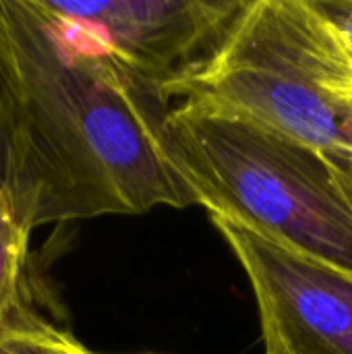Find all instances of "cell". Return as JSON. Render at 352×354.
I'll use <instances>...</instances> for the list:
<instances>
[{"instance_id": "1", "label": "cell", "mask_w": 352, "mask_h": 354, "mask_svg": "<svg viewBox=\"0 0 352 354\" xmlns=\"http://www.w3.org/2000/svg\"><path fill=\"white\" fill-rule=\"evenodd\" d=\"M168 104L50 0H0V139L35 228L197 205Z\"/></svg>"}, {"instance_id": "2", "label": "cell", "mask_w": 352, "mask_h": 354, "mask_svg": "<svg viewBox=\"0 0 352 354\" xmlns=\"http://www.w3.org/2000/svg\"><path fill=\"white\" fill-rule=\"evenodd\" d=\"M168 153L210 216L352 274V207L322 151L241 112L183 100Z\"/></svg>"}, {"instance_id": "3", "label": "cell", "mask_w": 352, "mask_h": 354, "mask_svg": "<svg viewBox=\"0 0 352 354\" xmlns=\"http://www.w3.org/2000/svg\"><path fill=\"white\" fill-rule=\"evenodd\" d=\"M170 97L259 120L324 156L352 158V58L313 0H251Z\"/></svg>"}, {"instance_id": "4", "label": "cell", "mask_w": 352, "mask_h": 354, "mask_svg": "<svg viewBox=\"0 0 352 354\" xmlns=\"http://www.w3.org/2000/svg\"><path fill=\"white\" fill-rule=\"evenodd\" d=\"M255 292L266 354H352V274L212 216Z\"/></svg>"}, {"instance_id": "5", "label": "cell", "mask_w": 352, "mask_h": 354, "mask_svg": "<svg viewBox=\"0 0 352 354\" xmlns=\"http://www.w3.org/2000/svg\"><path fill=\"white\" fill-rule=\"evenodd\" d=\"M50 2L98 37L118 64L166 95L203 66L247 4L243 0Z\"/></svg>"}, {"instance_id": "6", "label": "cell", "mask_w": 352, "mask_h": 354, "mask_svg": "<svg viewBox=\"0 0 352 354\" xmlns=\"http://www.w3.org/2000/svg\"><path fill=\"white\" fill-rule=\"evenodd\" d=\"M33 230L0 139V336L44 317L33 299Z\"/></svg>"}, {"instance_id": "7", "label": "cell", "mask_w": 352, "mask_h": 354, "mask_svg": "<svg viewBox=\"0 0 352 354\" xmlns=\"http://www.w3.org/2000/svg\"><path fill=\"white\" fill-rule=\"evenodd\" d=\"M2 354H93L52 319L37 317L0 336Z\"/></svg>"}, {"instance_id": "8", "label": "cell", "mask_w": 352, "mask_h": 354, "mask_svg": "<svg viewBox=\"0 0 352 354\" xmlns=\"http://www.w3.org/2000/svg\"><path fill=\"white\" fill-rule=\"evenodd\" d=\"M313 4L338 31L352 58V0H313Z\"/></svg>"}, {"instance_id": "9", "label": "cell", "mask_w": 352, "mask_h": 354, "mask_svg": "<svg viewBox=\"0 0 352 354\" xmlns=\"http://www.w3.org/2000/svg\"><path fill=\"white\" fill-rule=\"evenodd\" d=\"M328 158L334 166L338 185L352 207V158H342V156H328Z\"/></svg>"}, {"instance_id": "10", "label": "cell", "mask_w": 352, "mask_h": 354, "mask_svg": "<svg viewBox=\"0 0 352 354\" xmlns=\"http://www.w3.org/2000/svg\"><path fill=\"white\" fill-rule=\"evenodd\" d=\"M0 354H2V353H0Z\"/></svg>"}]
</instances>
